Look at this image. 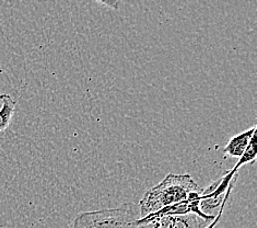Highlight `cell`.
<instances>
[{"mask_svg":"<svg viewBox=\"0 0 257 228\" xmlns=\"http://www.w3.org/2000/svg\"><path fill=\"white\" fill-rule=\"evenodd\" d=\"M236 183V181H233L231 183V186L229 187V189H228V191H226V193H225V196H224V201H223V203H222V206H221V208L219 209V212H218V214L216 215V217H215V219H213L211 223L208 225V226H206L205 228H215L217 225H218V223L220 221V219H221V217H222V215H223V211H224V207H225V205H226V202H228V200H229V198H230V195H231V193H232V190H233V188H234V184Z\"/></svg>","mask_w":257,"mask_h":228,"instance_id":"cell-7","label":"cell"},{"mask_svg":"<svg viewBox=\"0 0 257 228\" xmlns=\"http://www.w3.org/2000/svg\"><path fill=\"white\" fill-rule=\"evenodd\" d=\"M198 184L188 174H169L157 186L147 190L139 201V218L160 209L191 200L199 194Z\"/></svg>","mask_w":257,"mask_h":228,"instance_id":"cell-1","label":"cell"},{"mask_svg":"<svg viewBox=\"0 0 257 228\" xmlns=\"http://www.w3.org/2000/svg\"><path fill=\"white\" fill-rule=\"evenodd\" d=\"M0 133L4 132L10 124L12 116L15 114L16 101L10 95L2 94L0 95Z\"/></svg>","mask_w":257,"mask_h":228,"instance_id":"cell-5","label":"cell"},{"mask_svg":"<svg viewBox=\"0 0 257 228\" xmlns=\"http://www.w3.org/2000/svg\"><path fill=\"white\" fill-rule=\"evenodd\" d=\"M137 206L126 203L114 208L80 213L73 219L72 228H138Z\"/></svg>","mask_w":257,"mask_h":228,"instance_id":"cell-2","label":"cell"},{"mask_svg":"<svg viewBox=\"0 0 257 228\" xmlns=\"http://www.w3.org/2000/svg\"><path fill=\"white\" fill-rule=\"evenodd\" d=\"M207 221L196 214L169 215L146 223L138 228H205L209 225Z\"/></svg>","mask_w":257,"mask_h":228,"instance_id":"cell-3","label":"cell"},{"mask_svg":"<svg viewBox=\"0 0 257 228\" xmlns=\"http://www.w3.org/2000/svg\"><path fill=\"white\" fill-rule=\"evenodd\" d=\"M256 154H257V147H256V135H255V136L250 139L247 148L243 153V155L238 158L237 163L234 165L233 169L238 171V169H240L242 166L254 163L256 160Z\"/></svg>","mask_w":257,"mask_h":228,"instance_id":"cell-6","label":"cell"},{"mask_svg":"<svg viewBox=\"0 0 257 228\" xmlns=\"http://www.w3.org/2000/svg\"><path fill=\"white\" fill-rule=\"evenodd\" d=\"M255 134L256 126H253L252 128H248L246 131L235 135V136L229 140V143L224 147L223 154L234 158H240L247 148L250 139L255 136Z\"/></svg>","mask_w":257,"mask_h":228,"instance_id":"cell-4","label":"cell"}]
</instances>
